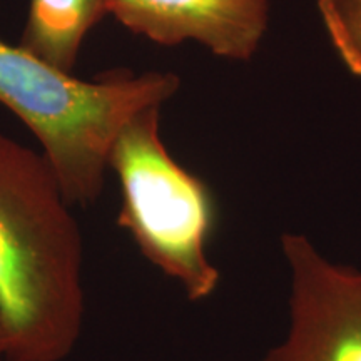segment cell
<instances>
[{"instance_id": "6da1fadb", "label": "cell", "mask_w": 361, "mask_h": 361, "mask_svg": "<svg viewBox=\"0 0 361 361\" xmlns=\"http://www.w3.org/2000/svg\"><path fill=\"white\" fill-rule=\"evenodd\" d=\"M42 152L0 133V328L6 361H66L85 323L84 238Z\"/></svg>"}, {"instance_id": "7a4b0ae2", "label": "cell", "mask_w": 361, "mask_h": 361, "mask_svg": "<svg viewBox=\"0 0 361 361\" xmlns=\"http://www.w3.org/2000/svg\"><path fill=\"white\" fill-rule=\"evenodd\" d=\"M179 84L171 72L112 71L84 80L0 39V106L37 139L72 206L99 200L119 130L137 112L168 102Z\"/></svg>"}, {"instance_id": "3957f363", "label": "cell", "mask_w": 361, "mask_h": 361, "mask_svg": "<svg viewBox=\"0 0 361 361\" xmlns=\"http://www.w3.org/2000/svg\"><path fill=\"white\" fill-rule=\"evenodd\" d=\"M161 107L130 117L111 147L109 171L121 188L117 226L149 263L179 284L188 300L204 301L221 283L207 251L216 228L214 197L204 180L166 149Z\"/></svg>"}, {"instance_id": "277c9868", "label": "cell", "mask_w": 361, "mask_h": 361, "mask_svg": "<svg viewBox=\"0 0 361 361\" xmlns=\"http://www.w3.org/2000/svg\"><path fill=\"white\" fill-rule=\"evenodd\" d=\"M290 326L263 361H361V271L329 261L301 234H284Z\"/></svg>"}, {"instance_id": "5b68a950", "label": "cell", "mask_w": 361, "mask_h": 361, "mask_svg": "<svg viewBox=\"0 0 361 361\" xmlns=\"http://www.w3.org/2000/svg\"><path fill=\"white\" fill-rule=\"evenodd\" d=\"M130 32L161 45L197 42L214 56L247 61L269 22L268 0H106Z\"/></svg>"}, {"instance_id": "8992f818", "label": "cell", "mask_w": 361, "mask_h": 361, "mask_svg": "<svg viewBox=\"0 0 361 361\" xmlns=\"http://www.w3.org/2000/svg\"><path fill=\"white\" fill-rule=\"evenodd\" d=\"M106 16V0H30L19 45L72 72L90 30Z\"/></svg>"}, {"instance_id": "52a82bcc", "label": "cell", "mask_w": 361, "mask_h": 361, "mask_svg": "<svg viewBox=\"0 0 361 361\" xmlns=\"http://www.w3.org/2000/svg\"><path fill=\"white\" fill-rule=\"evenodd\" d=\"M318 8L343 64L361 78V0H318Z\"/></svg>"}, {"instance_id": "ba28073f", "label": "cell", "mask_w": 361, "mask_h": 361, "mask_svg": "<svg viewBox=\"0 0 361 361\" xmlns=\"http://www.w3.org/2000/svg\"><path fill=\"white\" fill-rule=\"evenodd\" d=\"M0 361H6V351H4V333L0 328Z\"/></svg>"}]
</instances>
